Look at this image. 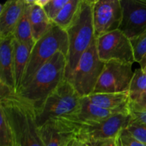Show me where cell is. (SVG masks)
<instances>
[{
	"instance_id": "obj_1",
	"label": "cell",
	"mask_w": 146,
	"mask_h": 146,
	"mask_svg": "<svg viewBox=\"0 0 146 146\" xmlns=\"http://www.w3.org/2000/svg\"><path fill=\"white\" fill-rule=\"evenodd\" d=\"M67 56L58 52L36 73L31 82L17 95L31 105L38 112L48 97L66 78Z\"/></svg>"
},
{
	"instance_id": "obj_2",
	"label": "cell",
	"mask_w": 146,
	"mask_h": 146,
	"mask_svg": "<svg viewBox=\"0 0 146 146\" xmlns=\"http://www.w3.org/2000/svg\"><path fill=\"white\" fill-rule=\"evenodd\" d=\"M4 111L19 146H44L34 108L17 94L0 100Z\"/></svg>"
},
{
	"instance_id": "obj_3",
	"label": "cell",
	"mask_w": 146,
	"mask_h": 146,
	"mask_svg": "<svg viewBox=\"0 0 146 146\" xmlns=\"http://www.w3.org/2000/svg\"><path fill=\"white\" fill-rule=\"evenodd\" d=\"M94 0H81L74 21L66 30L68 36V51L66 78L71 79L84 53L95 38L93 22Z\"/></svg>"
},
{
	"instance_id": "obj_4",
	"label": "cell",
	"mask_w": 146,
	"mask_h": 146,
	"mask_svg": "<svg viewBox=\"0 0 146 146\" xmlns=\"http://www.w3.org/2000/svg\"><path fill=\"white\" fill-rule=\"evenodd\" d=\"M82 98L70 81L65 78L48 97L42 108L36 113L38 126L50 120L78 118Z\"/></svg>"
},
{
	"instance_id": "obj_5",
	"label": "cell",
	"mask_w": 146,
	"mask_h": 146,
	"mask_svg": "<svg viewBox=\"0 0 146 146\" xmlns=\"http://www.w3.org/2000/svg\"><path fill=\"white\" fill-rule=\"evenodd\" d=\"M68 51V41L66 31L54 24L44 36L36 41L31 51L20 90L25 88L31 82L36 73L56 53L62 52L67 56Z\"/></svg>"
},
{
	"instance_id": "obj_6",
	"label": "cell",
	"mask_w": 146,
	"mask_h": 146,
	"mask_svg": "<svg viewBox=\"0 0 146 146\" xmlns=\"http://www.w3.org/2000/svg\"><path fill=\"white\" fill-rule=\"evenodd\" d=\"M105 64L98 56L95 38L81 56L72 77L68 81L81 97L88 96L94 93Z\"/></svg>"
},
{
	"instance_id": "obj_7",
	"label": "cell",
	"mask_w": 146,
	"mask_h": 146,
	"mask_svg": "<svg viewBox=\"0 0 146 146\" xmlns=\"http://www.w3.org/2000/svg\"><path fill=\"white\" fill-rule=\"evenodd\" d=\"M131 119V112L117 114L101 121L82 122L77 118L76 138L86 143L98 140L116 139Z\"/></svg>"
},
{
	"instance_id": "obj_8",
	"label": "cell",
	"mask_w": 146,
	"mask_h": 146,
	"mask_svg": "<svg viewBox=\"0 0 146 146\" xmlns=\"http://www.w3.org/2000/svg\"><path fill=\"white\" fill-rule=\"evenodd\" d=\"M98 56L104 62L118 61L133 64L135 62L131 39L120 29L96 38Z\"/></svg>"
},
{
	"instance_id": "obj_9",
	"label": "cell",
	"mask_w": 146,
	"mask_h": 146,
	"mask_svg": "<svg viewBox=\"0 0 146 146\" xmlns=\"http://www.w3.org/2000/svg\"><path fill=\"white\" fill-rule=\"evenodd\" d=\"M132 66L114 61L106 63L93 94L128 92L134 74Z\"/></svg>"
},
{
	"instance_id": "obj_10",
	"label": "cell",
	"mask_w": 146,
	"mask_h": 146,
	"mask_svg": "<svg viewBox=\"0 0 146 146\" xmlns=\"http://www.w3.org/2000/svg\"><path fill=\"white\" fill-rule=\"evenodd\" d=\"M122 19L121 0H94L93 22L96 38L119 29Z\"/></svg>"
},
{
	"instance_id": "obj_11",
	"label": "cell",
	"mask_w": 146,
	"mask_h": 146,
	"mask_svg": "<svg viewBox=\"0 0 146 146\" xmlns=\"http://www.w3.org/2000/svg\"><path fill=\"white\" fill-rule=\"evenodd\" d=\"M77 118H59L47 121L39 128L44 146H66L76 137Z\"/></svg>"
},
{
	"instance_id": "obj_12",
	"label": "cell",
	"mask_w": 146,
	"mask_h": 146,
	"mask_svg": "<svg viewBox=\"0 0 146 146\" xmlns=\"http://www.w3.org/2000/svg\"><path fill=\"white\" fill-rule=\"evenodd\" d=\"M122 22L119 29L130 39L146 30V0H121Z\"/></svg>"
},
{
	"instance_id": "obj_13",
	"label": "cell",
	"mask_w": 146,
	"mask_h": 146,
	"mask_svg": "<svg viewBox=\"0 0 146 146\" xmlns=\"http://www.w3.org/2000/svg\"><path fill=\"white\" fill-rule=\"evenodd\" d=\"M25 6V0H9L0 5V38L14 36Z\"/></svg>"
},
{
	"instance_id": "obj_14",
	"label": "cell",
	"mask_w": 146,
	"mask_h": 146,
	"mask_svg": "<svg viewBox=\"0 0 146 146\" xmlns=\"http://www.w3.org/2000/svg\"><path fill=\"white\" fill-rule=\"evenodd\" d=\"M14 36L0 38V82L16 92L14 69Z\"/></svg>"
},
{
	"instance_id": "obj_15",
	"label": "cell",
	"mask_w": 146,
	"mask_h": 146,
	"mask_svg": "<svg viewBox=\"0 0 146 146\" xmlns=\"http://www.w3.org/2000/svg\"><path fill=\"white\" fill-rule=\"evenodd\" d=\"M130 106L119 109H106L91 104L86 97H83L81 107L78 115V120L82 122L86 121H101L109 118L113 115L123 113H131Z\"/></svg>"
},
{
	"instance_id": "obj_16",
	"label": "cell",
	"mask_w": 146,
	"mask_h": 146,
	"mask_svg": "<svg viewBox=\"0 0 146 146\" xmlns=\"http://www.w3.org/2000/svg\"><path fill=\"white\" fill-rule=\"evenodd\" d=\"M91 104L106 109H119L130 106L129 93H99L86 96Z\"/></svg>"
},
{
	"instance_id": "obj_17",
	"label": "cell",
	"mask_w": 146,
	"mask_h": 146,
	"mask_svg": "<svg viewBox=\"0 0 146 146\" xmlns=\"http://www.w3.org/2000/svg\"><path fill=\"white\" fill-rule=\"evenodd\" d=\"M14 69L15 79L16 92H18L21 87L23 78L28 65L31 48L14 38Z\"/></svg>"
},
{
	"instance_id": "obj_18",
	"label": "cell",
	"mask_w": 146,
	"mask_h": 146,
	"mask_svg": "<svg viewBox=\"0 0 146 146\" xmlns=\"http://www.w3.org/2000/svg\"><path fill=\"white\" fill-rule=\"evenodd\" d=\"M29 19L35 41L44 36L54 25V23L49 19L43 7L36 4L34 0L31 4Z\"/></svg>"
},
{
	"instance_id": "obj_19",
	"label": "cell",
	"mask_w": 146,
	"mask_h": 146,
	"mask_svg": "<svg viewBox=\"0 0 146 146\" xmlns=\"http://www.w3.org/2000/svg\"><path fill=\"white\" fill-rule=\"evenodd\" d=\"M26 6L19 22L14 34V38L21 44L27 45L32 49L36 41L33 37L31 23L29 19L30 8L33 0H25Z\"/></svg>"
},
{
	"instance_id": "obj_20",
	"label": "cell",
	"mask_w": 146,
	"mask_h": 146,
	"mask_svg": "<svg viewBox=\"0 0 146 146\" xmlns=\"http://www.w3.org/2000/svg\"><path fill=\"white\" fill-rule=\"evenodd\" d=\"M81 0H68L53 22L64 30L71 25L75 18L79 7Z\"/></svg>"
},
{
	"instance_id": "obj_21",
	"label": "cell",
	"mask_w": 146,
	"mask_h": 146,
	"mask_svg": "<svg viewBox=\"0 0 146 146\" xmlns=\"http://www.w3.org/2000/svg\"><path fill=\"white\" fill-rule=\"evenodd\" d=\"M146 91V73L141 68L134 71L133 76L130 85V102L138 100Z\"/></svg>"
},
{
	"instance_id": "obj_22",
	"label": "cell",
	"mask_w": 146,
	"mask_h": 146,
	"mask_svg": "<svg viewBox=\"0 0 146 146\" xmlns=\"http://www.w3.org/2000/svg\"><path fill=\"white\" fill-rule=\"evenodd\" d=\"M14 134L4 111L0 108V146H14Z\"/></svg>"
},
{
	"instance_id": "obj_23",
	"label": "cell",
	"mask_w": 146,
	"mask_h": 146,
	"mask_svg": "<svg viewBox=\"0 0 146 146\" xmlns=\"http://www.w3.org/2000/svg\"><path fill=\"white\" fill-rule=\"evenodd\" d=\"M135 62L139 63L146 54V30L138 36L131 39Z\"/></svg>"
},
{
	"instance_id": "obj_24",
	"label": "cell",
	"mask_w": 146,
	"mask_h": 146,
	"mask_svg": "<svg viewBox=\"0 0 146 146\" xmlns=\"http://www.w3.org/2000/svg\"><path fill=\"white\" fill-rule=\"evenodd\" d=\"M126 129L134 138L146 145V124L132 118Z\"/></svg>"
},
{
	"instance_id": "obj_25",
	"label": "cell",
	"mask_w": 146,
	"mask_h": 146,
	"mask_svg": "<svg viewBox=\"0 0 146 146\" xmlns=\"http://www.w3.org/2000/svg\"><path fill=\"white\" fill-rule=\"evenodd\" d=\"M68 1V0H48L43 9L49 19L54 21Z\"/></svg>"
},
{
	"instance_id": "obj_26",
	"label": "cell",
	"mask_w": 146,
	"mask_h": 146,
	"mask_svg": "<svg viewBox=\"0 0 146 146\" xmlns=\"http://www.w3.org/2000/svg\"><path fill=\"white\" fill-rule=\"evenodd\" d=\"M116 141L118 146H146L145 144L134 138L126 128L120 133Z\"/></svg>"
},
{
	"instance_id": "obj_27",
	"label": "cell",
	"mask_w": 146,
	"mask_h": 146,
	"mask_svg": "<svg viewBox=\"0 0 146 146\" xmlns=\"http://www.w3.org/2000/svg\"><path fill=\"white\" fill-rule=\"evenodd\" d=\"M131 111H143L146 112V91L134 102H130Z\"/></svg>"
},
{
	"instance_id": "obj_28",
	"label": "cell",
	"mask_w": 146,
	"mask_h": 146,
	"mask_svg": "<svg viewBox=\"0 0 146 146\" xmlns=\"http://www.w3.org/2000/svg\"><path fill=\"white\" fill-rule=\"evenodd\" d=\"M116 139L98 140L88 143V144L91 146H118Z\"/></svg>"
},
{
	"instance_id": "obj_29",
	"label": "cell",
	"mask_w": 146,
	"mask_h": 146,
	"mask_svg": "<svg viewBox=\"0 0 146 146\" xmlns=\"http://www.w3.org/2000/svg\"><path fill=\"white\" fill-rule=\"evenodd\" d=\"M131 115L133 118L146 124V112L131 111Z\"/></svg>"
},
{
	"instance_id": "obj_30",
	"label": "cell",
	"mask_w": 146,
	"mask_h": 146,
	"mask_svg": "<svg viewBox=\"0 0 146 146\" xmlns=\"http://www.w3.org/2000/svg\"><path fill=\"white\" fill-rule=\"evenodd\" d=\"M66 146H91L88 145L86 143L84 142V141H81L78 138H77L76 137L73 138L71 141L68 143V145Z\"/></svg>"
},
{
	"instance_id": "obj_31",
	"label": "cell",
	"mask_w": 146,
	"mask_h": 146,
	"mask_svg": "<svg viewBox=\"0 0 146 146\" xmlns=\"http://www.w3.org/2000/svg\"><path fill=\"white\" fill-rule=\"evenodd\" d=\"M138 64H140V68L142 70H143L144 71H146V54L143 56V58L141 59V61H140Z\"/></svg>"
},
{
	"instance_id": "obj_32",
	"label": "cell",
	"mask_w": 146,
	"mask_h": 146,
	"mask_svg": "<svg viewBox=\"0 0 146 146\" xmlns=\"http://www.w3.org/2000/svg\"><path fill=\"white\" fill-rule=\"evenodd\" d=\"M14 146H19L18 145H17V143H16V141H15V143H14Z\"/></svg>"
},
{
	"instance_id": "obj_33",
	"label": "cell",
	"mask_w": 146,
	"mask_h": 146,
	"mask_svg": "<svg viewBox=\"0 0 146 146\" xmlns=\"http://www.w3.org/2000/svg\"><path fill=\"white\" fill-rule=\"evenodd\" d=\"M145 73H146V71H145Z\"/></svg>"
}]
</instances>
